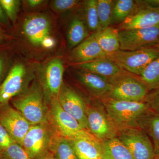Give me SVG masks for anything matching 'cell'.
<instances>
[{"instance_id":"obj_1","label":"cell","mask_w":159,"mask_h":159,"mask_svg":"<svg viewBox=\"0 0 159 159\" xmlns=\"http://www.w3.org/2000/svg\"><path fill=\"white\" fill-rule=\"evenodd\" d=\"M111 122L117 130L137 127L140 117L150 109L145 101L131 102L104 97L101 99Z\"/></svg>"},{"instance_id":"obj_2","label":"cell","mask_w":159,"mask_h":159,"mask_svg":"<svg viewBox=\"0 0 159 159\" xmlns=\"http://www.w3.org/2000/svg\"><path fill=\"white\" fill-rule=\"evenodd\" d=\"M44 94L41 89L35 86L12 101L16 109L31 125L49 123V110L46 105Z\"/></svg>"},{"instance_id":"obj_3","label":"cell","mask_w":159,"mask_h":159,"mask_svg":"<svg viewBox=\"0 0 159 159\" xmlns=\"http://www.w3.org/2000/svg\"><path fill=\"white\" fill-rule=\"evenodd\" d=\"M111 88L105 97L131 102L145 101L149 90L140 77L128 72L110 79Z\"/></svg>"},{"instance_id":"obj_4","label":"cell","mask_w":159,"mask_h":159,"mask_svg":"<svg viewBox=\"0 0 159 159\" xmlns=\"http://www.w3.org/2000/svg\"><path fill=\"white\" fill-rule=\"evenodd\" d=\"M120 68L139 77L145 68L159 57V46L133 51L119 50L105 57Z\"/></svg>"},{"instance_id":"obj_5","label":"cell","mask_w":159,"mask_h":159,"mask_svg":"<svg viewBox=\"0 0 159 159\" xmlns=\"http://www.w3.org/2000/svg\"><path fill=\"white\" fill-rule=\"evenodd\" d=\"M49 109V122L59 135L72 140L79 138H88L99 141L93 135L83 128L76 119L64 110L57 98L51 99Z\"/></svg>"},{"instance_id":"obj_6","label":"cell","mask_w":159,"mask_h":159,"mask_svg":"<svg viewBox=\"0 0 159 159\" xmlns=\"http://www.w3.org/2000/svg\"><path fill=\"white\" fill-rule=\"evenodd\" d=\"M159 26V1H137V8L116 28L119 31Z\"/></svg>"},{"instance_id":"obj_7","label":"cell","mask_w":159,"mask_h":159,"mask_svg":"<svg viewBox=\"0 0 159 159\" xmlns=\"http://www.w3.org/2000/svg\"><path fill=\"white\" fill-rule=\"evenodd\" d=\"M117 137L127 147L134 159H154L152 142L147 134L138 127L118 130Z\"/></svg>"},{"instance_id":"obj_8","label":"cell","mask_w":159,"mask_h":159,"mask_svg":"<svg viewBox=\"0 0 159 159\" xmlns=\"http://www.w3.org/2000/svg\"><path fill=\"white\" fill-rule=\"evenodd\" d=\"M120 50L133 51L159 46V26L119 32Z\"/></svg>"},{"instance_id":"obj_9","label":"cell","mask_w":159,"mask_h":159,"mask_svg":"<svg viewBox=\"0 0 159 159\" xmlns=\"http://www.w3.org/2000/svg\"><path fill=\"white\" fill-rule=\"evenodd\" d=\"M49 123L31 125L23 140L22 147L32 159H38L50 151L54 138Z\"/></svg>"},{"instance_id":"obj_10","label":"cell","mask_w":159,"mask_h":159,"mask_svg":"<svg viewBox=\"0 0 159 159\" xmlns=\"http://www.w3.org/2000/svg\"><path fill=\"white\" fill-rule=\"evenodd\" d=\"M86 116L89 132L100 142L117 136L118 130L103 104L87 105Z\"/></svg>"},{"instance_id":"obj_11","label":"cell","mask_w":159,"mask_h":159,"mask_svg":"<svg viewBox=\"0 0 159 159\" xmlns=\"http://www.w3.org/2000/svg\"><path fill=\"white\" fill-rule=\"evenodd\" d=\"M57 98L61 108L89 131L86 116L87 105L82 97L71 88L63 84Z\"/></svg>"},{"instance_id":"obj_12","label":"cell","mask_w":159,"mask_h":159,"mask_svg":"<svg viewBox=\"0 0 159 159\" xmlns=\"http://www.w3.org/2000/svg\"><path fill=\"white\" fill-rule=\"evenodd\" d=\"M0 122L15 142L22 146L31 124L16 109L5 107L0 111Z\"/></svg>"},{"instance_id":"obj_13","label":"cell","mask_w":159,"mask_h":159,"mask_svg":"<svg viewBox=\"0 0 159 159\" xmlns=\"http://www.w3.org/2000/svg\"><path fill=\"white\" fill-rule=\"evenodd\" d=\"M64 66L60 60L55 59L47 65L42 83L43 92L49 99L57 98L63 85Z\"/></svg>"},{"instance_id":"obj_14","label":"cell","mask_w":159,"mask_h":159,"mask_svg":"<svg viewBox=\"0 0 159 159\" xmlns=\"http://www.w3.org/2000/svg\"><path fill=\"white\" fill-rule=\"evenodd\" d=\"M50 20L42 14H34L26 18L23 29L29 42L33 45L41 46L44 39L49 36L51 31Z\"/></svg>"},{"instance_id":"obj_15","label":"cell","mask_w":159,"mask_h":159,"mask_svg":"<svg viewBox=\"0 0 159 159\" xmlns=\"http://www.w3.org/2000/svg\"><path fill=\"white\" fill-rule=\"evenodd\" d=\"M25 76L26 70L23 65L18 64L11 69L1 86L0 104L6 105L11 98L20 93Z\"/></svg>"},{"instance_id":"obj_16","label":"cell","mask_w":159,"mask_h":159,"mask_svg":"<svg viewBox=\"0 0 159 159\" xmlns=\"http://www.w3.org/2000/svg\"><path fill=\"white\" fill-rule=\"evenodd\" d=\"M106 55L93 33L73 48L69 54L68 59L70 62L77 65L105 57Z\"/></svg>"},{"instance_id":"obj_17","label":"cell","mask_w":159,"mask_h":159,"mask_svg":"<svg viewBox=\"0 0 159 159\" xmlns=\"http://www.w3.org/2000/svg\"><path fill=\"white\" fill-rule=\"evenodd\" d=\"M77 77L91 95L96 98L102 99L105 97L110 89V79L97 74L80 69L77 72Z\"/></svg>"},{"instance_id":"obj_18","label":"cell","mask_w":159,"mask_h":159,"mask_svg":"<svg viewBox=\"0 0 159 159\" xmlns=\"http://www.w3.org/2000/svg\"><path fill=\"white\" fill-rule=\"evenodd\" d=\"M76 66L80 69L109 79L127 72L119 68L116 64L106 57H99L89 62L79 64Z\"/></svg>"},{"instance_id":"obj_19","label":"cell","mask_w":159,"mask_h":159,"mask_svg":"<svg viewBox=\"0 0 159 159\" xmlns=\"http://www.w3.org/2000/svg\"><path fill=\"white\" fill-rule=\"evenodd\" d=\"M137 127L147 134L153 145L155 156L159 155V114L149 109L140 117Z\"/></svg>"},{"instance_id":"obj_20","label":"cell","mask_w":159,"mask_h":159,"mask_svg":"<svg viewBox=\"0 0 159 159\" xmlns=\"http://www.w3.org/2000/svg\"><path fill=\"white\" fill-rule=\"evenodd\" d=\"M102 159H134L127 147L118 137L100 142Z\"/></svg>"},{"instance_id":"obj_21","label":"cell","mask_w":159,"mask_h":159,"mask_svg":"<svg viewBox=\"0 0 159 159\" xmlns=\"http://www.w3.org/2000/svg\"><path fill=\"white\" fill-rule=\"evenodd\" d=\"M70 141L78 159H102L100 142L88 138H79Z\"/></svg>"},{"instance_id":"obj_22","label":"cell","mask_w":159,"mask_h":159,"mask_svg":"<svg viewBox=\"0 0 159 159\" xmlns=\"http://www.w3.org/2000/svg\"><path fill=\"white\" fill-rule=\"evenodd\" d=\"M119 32L116 28L110 26L93 33L99 46L106 54L120 50Z\"/></svg>"},{"instance_id":"obj_23","label":"cell","mask_w":159,"mask_h":159,"mask_svg":"<svg viewBox=\"0 0 159 159\" xmlns=\"http://www.w3.org/2000/svg\"><path fill=\"white\" fill-rule=\"evenodd\" d=\"M89 30L85 20L80 17L74 18L70 23L68 30L69 48H74L87 38Z\"/></svg>"},{"instance_id":"obj_24","label":"cell","mask_w":159,"mask_h":159,"mask_svg":"<svg viewBox=\"0 0 159 159\" xmlns=\"http://www.w3.org/2000/svg\"><path fill=\"white\" fill-rule=\"evenodd\" d=\"M137 8V1H114L111 25L118 26L122 24L134 12Z\"/></svg>"},{"instance_id":"obj_25","label":"cell","mask_w":159,"mask_h":159,"mask_svg":"<svg viewBox=\"0 0 159 159\" xmlns=\"http://www.w3.org/2000/svg\"><path fill=\"white\" fill-rule=\"evenodd\" d=\"M50 151L55 159H79L70 139L60 135L54 136Z\"/></svg>"},{"instance_id":"obj_26","label":"cell","mask_w":159,"mask_h":159,"mask_svg":"<svg viewBox=\"0 0 159 159\" xmlns=\"http://www.w3.org/2000/svg\"><path fill=\"white\" fill-rule=\"evenodd\" d=\"M149 91L159 88V57L154 60L139 76Z\"/></svg>"},{"instance_id":"obj_27","label":"cell","mask_w":159,"mask_h":159,"mask_svg":"<svg viewBox=\"0 0 159 159\" xmlns=\"http://www.w3.org/2000/svg\"><path fill=\"white\" fill-rule=\"evenodd\" d=\"M113 3L112 0H97L99 30L110 26Z\"/></svg>"},{"instance_id":"obj_28","label":"cell","mask_w":159,"mask_h":159,"mask_svg":"<svg viewBox=\"0 0 159 159\" xmlns=\"http://www.w3.org/2000/svg\"><path fill=\"white\" fill-rule=\"evenodd\" d=\"M85 20L89 29L96 33L99 30V17L97 9V0L86 1Z\"/></svg>"},{"instance_id":"obj_29","label":"cell","mask_w":159,"mask_h":159,"mask_svg":"<svg viewBox=\"0 0 159 159\" xmlns=\"http://www.w3.org/2000/svg\"><path fill=\"white\" fill-rule=\"evenodd\" d=\"M0 159H32L21 145L16 142L0 153Z\"/></svg>"},{"instance_id":"obj_30","label":"cell","mask_w":159,"mask_h":159,"mask_svg":"<svg viewBox=\"0 0 159 159\" xmlns=\"http://www.w3.org/2000/svg\"><path fill=\"white\" fill-rule=\"evenodd\" d=\"M0 3L7 16L13 22L15 21L20 1L17 0H0Z\"/></svg>"},{"instance_id":"obj_31","label":"cell","mask_w":159,"mask_h":159,"mask_svg":"<svg viewBox=\"0 0 159 159\" xmlns=\"http://www.w3.org/2000/svg\"><path fill=\"white\" fill-rule=\"evenodd\" d=\"M77 0H55L51 2L52 9L57 12H63L70 10L78 5Z\"/></svg>"},{"instance_id":"obj_32","label":"cell","mask_w":159,"mask_h":159,"mask_svg":"<svg viewBox=\"0 0 159 159\" xmlns=\"http://www.w3.org/2000/svg\"><path fill=\"white\" fill-rule=\"evenodd\" d=\"M148 93L145 101L151 110L159 114V88Z\"/></svg>"},{"instance_id":"obj_33","label":"cell","mask_w":159,"mask_h":159,"mask_svg":"<svg viewBox=\"0 0 159 159\" xmlns=\"http://www.w3.org/2000/svg\"><path fill=\"white\" fill-rule=\"evenodd\" d=\"M15 142L0 122V153Z\"/></svg>"},{"instance_id":"obj_34","label":"cell","mask_w":159,"mask_h":159,"mask_svg":"<svg viewBox=\"0 0 159 159\" xmlns=\"http://www.w3.org/2000/svg\"><path fill=\"white\" fill-rule=\"evenodd\" d=\"M55 40L51 37V36H48L45 38L44 39L42 42L41 43V46H42L43 48L47 49L52 48L55 46Z\"/></svg>"},{"instance_id":"obj_35","label":"cell","mask_w":159,"mask_h":159,"mask_svg":"<svg viewBox=\"0 0 159 159\" xmlns=\"http://www.w3.org/2000/svg\"><path fill=\"white\" fill-rule=\"evenodd\" d=\"M28 5L31 7H35L39 6L43 2L42 0H29L27 1Z\"/></svg>"},{"instance_id":"obj_36","label":"cell","mask_w":159,"mask_h":159,"mask_svg":"<svg viewBox=\"0 0 159 159\" xmlns=\"http://www.w3.org/2000/svg\"><path fill=\"white\" fill-rule=\"evenodd\" d=\"M1 3H0V22L4 24L7 23V18Z\"/></svg>"},{"instance_id":"obj_37","label":"cell","mask_w":159,"mask_h":159,"mask_svg":"<svg viewBox=\"0 0 159 159\" xmlns=\"http://www.w3.org/2000/svg\"><path fill=\"white\" fill-rule=\"evenodd\" d=\"M4 67H5V61L3 58L0 57V82L2 80V77Z\"/></svg>"},{"instance_id":"obj_38","label":"cell","mask_w":159,"mask_h":159,"mask_svg":"<svg viewBox=\"0 0 159 159\" xmlns=\"http://www.w3.org/2000/svg\"><path fill=\"white\" fill-rule=\"evenodd\" d=\"M38 159H55V158L53 153L49 151Z\"/></svg>"},{"instance_id":"obj_39","label":"cell","mask_w":159,"mask_h":159,"mask_svg":"<svg viewBox=\"0 0 159 159\" xmlns=\"http://www.w3.org/2000/svg\"><path fill=\"white\" fill-rule=\"evenodd\" d=\"M154 159H159V155L155 156Z\"/></svg>"},{"instance_id":"obj_40","label":"cell","mask_w":159,"mask_h":159,"mask_svg":"<svg viewBox=\"0 0 159 159\" xmlns=\"http://www.w3.org/2000/svg\"><path fill=\"white\" fill-rule=\"evenodd\" d=\"M0 95H1V86H0Z\"/></svg>"},{"instance_id":"obj_41","label":"cell","mask_w":159,"mask_h":159,"mask_svg":"<svg viewBox=\"0 0 159 159\" xmlns=\"http://www.w3.org/2000/svg\"><path fill=\"white\" fill-rule=\"evenodd\" d=\"M1 39V36H0V39Z\"/></svg>"},{"instance_id":"obj_42","label":"cell","mask_w":159,"mask_h":159,"mask_svg":"<svg viewBox=\"0 0 159 159\" xmlns=\"http://www.w3.org/2000/svg\"></svg>"}]
</instances>
